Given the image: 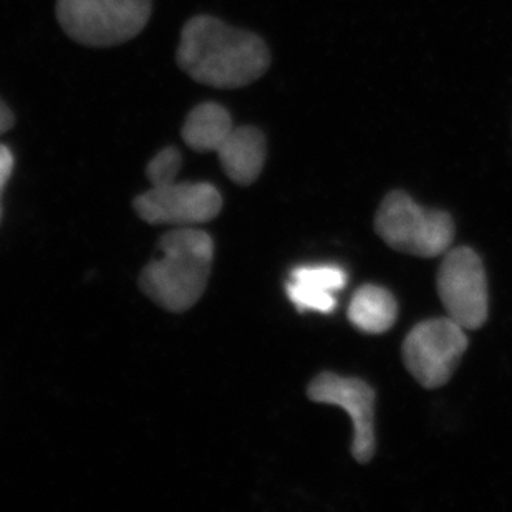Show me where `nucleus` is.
Segmentation results:
<instances>
[{
    "label": "nucleus",
    "mask_w": 512,
    "mask_h": 512,
    "mask_svg": "<svg viewBox=\"0 0 512 512\" xmlns=\"http://www.w3.org/2000/svg\"><path fill=\"white\" fill-rule=\"evenodd\" d=\"M468 345V335L455 320L430 319L416 324L406 335L401 355L416 382L435 390L450 382Z\"/></svg>",
    "instance_id": "nucleus-5"
},
{
    "label": "nucleus",
    "mask_w": 512,
    "mask_h": 512,
    "mask_svg": "<svg viewBox=\"0 0 512 512\" xmlns=\"http://www.w3.org/2000/svg\"><path fill=\"white\" fill-rule=\"evenodd\" d=\"M176 58L194 82L214 88L251 85L271 65V52L259 35L229 27L211 15L188 20Z\"/></svg>",
    "instance_id": "nucleus-1"
},
{
    "label": "nucleus",
    "mask_w": 512,
    "mask_h": 512,
    "mask_svg": "<svg viewBox=\"0 0 512 512\" xmlns=\"http://www.w3.org/2000/svg\"><path fill=\"white\" fill-rule=\"evenodd\" d=\"M160 249L161 257L143 269L141 290L165 310L186 312L208 287L213 239L201 229L176 228L161 237Z\"/></svg>",
    "instance_id": "nucleus-2"
},
{
    "label": "nucleus",
    "mask_w": 512,
    "mask_h": 512,
    "mask_svg": "<svg viewBox=\"0 0 512 512\" xmlns=\"http://www.w3.org/2000/svg\"><path fill=\"white\" fill-rule=\"evenodd\" d=\"M375 231L393 251L431 259L450 251L456 229L450 214L421 208L410 194L397 189L383 198Z\"/></svg>",
    "instance_id": "nucleus-3"
},
{
    "label": "nucleus",
    "mask_w": 512,
    "mask_h": 512,
    "mask_svg": "<svg viewBox=\"0 0 512 512\" xmlns=\"http://www.w3.org/2000/svg\"><path fill=\"white\" fill-rule=\"evenodd\" d=\"M181 163H183L181 153L173 146L161 150L146 168V176L150 179L151 186H165V184L174 183Z\"/></svg>",
    "instance_id": "nucleus-14"
},
{
    "label": "nucleus",
    "mask_w": 512,
    "mask_h": 512,
    "mask_svg": "<svg viewBox=\"0 0 512 512\" xmlns=\"http://www.w3.org/2000/svg\"><path fill=\"white\" fill-rule=\"evenodd\" d=\"M12 171H14V155L7 146L0 145V194L4 191Z\"/></svg>",
    "instance_id": "nucleus-15"
},
{
    "label": "nucleus",
    "mask_w": 512,
    "mask_h": 512,
    "mask_svg": "<svg viewBox=\"0 0 512 512\" xmlns=\"http://www.w3.org/2000/svg\"><path fill=\"white\" fill-rule=\"evenodd\" d=\"M436 287L446 314L464 330H478L489 315L488 279L481 257L471 247L446 252Z\"/></svg>",
    "instance_id": "nucleus-6"
},
{
    "label": "nucleus",
    "mask_w": 512,
    "mask_h": 512,
    "mask_svg": "<svg viewBox=\"0 0 512 512\" xmlns=\"http://www.w3.org/2000/svg\"><path fill=\"white\" fill-rule=\"evenodd\" d=\"M266 151V136L259 128L234 126L216 153L224 173L234 183L249 186L261 176Z\"/></svg>",
    "instance_id": "nucleus-9"
},
{
    "label": "nucleus",
    "mask_w": 512,
    "mask_h": 512,
    "mask_svg": "<svg viewBox=\"0 0 512 512\" xmlns=\"http://www.w3.org/2000/svg\"><path fill=\"white\" fill-rule=\"evenodd\" d=\"M14 125V115L10 112V108L0 100V135H4Z\"/></svg>",
    "instance_id": "nucleus-16"
},
{
    "label": "nucleus",
    "mask_w": 512,
    "mask_h": 512,
    "mask_svg": "<svg viewBox=\"0 0 512 512\" xmlns=\"http://www.w3.org/2000/svg\"><path fill=\"white\" fill-rule=\"evenodd\" d=\"M287 295L290 302L300 310H314V312H322V314H332L337 307V299L334 292L327 290L315 289L310 285L300 284V282L290 281L287 284Z\"/></svg>",
    "instance_id": "nucleus-13"
},
{
    "label": "nucleus",
    "mask_w": 512,
    "mask_h": 512,
    "mask_svg": "<svg viewBox=\"0 0 512 512\" xmlns=\"http://www.w3.org/2000/svg\"><path fill=\"white\" fill-rule=\"evenodd\" d=\"M223 209V196L213 184L151 186L135 199V211L153 226L196 228L213 221Z\"/></svg>",
    "instance_id": "nucleus-7"
},
{
    "label": "nucleus",
    "mask_w": 512,
    "mask_h": 512,
    "mask_svg": "<svg viewBox=\"0 0 512 512\" xmlns=\"http://www.w3.org/2000/svg\"><path fill=\"white\" fill-rule=\"evenodd\" d=\"M307 395L315 403L340 406L353 423L352 455L360 464L372 461L377 451L375 438V392L360 378L324 372L310 382Z\"/></svg>",
    "instance_id": "nucleus-8"
},
{
    "label": "nucleus",
    "mask_w": 512,
    "mask_h": 512,
    "mask_svg": "<svg viewBox=\"0 0 512 512\" xmlns=\"http://www.w3.org/2000/svg\"><path fill=\"white\" fill-rule=\"evenodd\" d=\"M290 281L327 292H337L347 285V272L339 266H302L290 272Z\"/></svg>",
    "instance_id": "nucleus-12"
},
{
    "label": "nucleus",
    "mask_w": 512,
    "mask_h": 512,
    "mask_svg": "<svg viewBox=\"0 0 512 512\" xmlns=\"http://www.w3.org/2000/svg\"><path fill=\"white\" fill-rule=\"evenodd\" d=\"M151 0H58L57 19L70 39L88 47H110L145 29Z\"/></svg>",
    "instance_id": "nucleus-4"
},
{
    "label": "nucleus",
    "mask_w": 512,
    "mask_h": 512,
    "mask_svg": "<svg viewBox=\"0 0 512 512\" xmlns=\"http://www.w3.org/2000/svg\"><path fill=\"white\" fill-rule=\"evenodd\" d=\"M398 319L397 299L380 285L365 284L353 294L348 320L365 334H385Z\"/></svg>",
    "instance_id": "nucleus-10"
},
{
    "label": "nucleus",
    "mask_w": 512,
    "mask_h": 512,
    "mask_svg": "<svg viewBox=\"0 0 512 512\" xmlns=\"http://www.w3.org/2000/svg\"><path fill=\"white\" fill-rule=\"evenodd\" d=\"M232 128V118L226 108L218 103H201L184 121L183 138L191 150L216 151Z\"/></svg>",
    "instance_id": "nucleus-11"
}]
</instances>
